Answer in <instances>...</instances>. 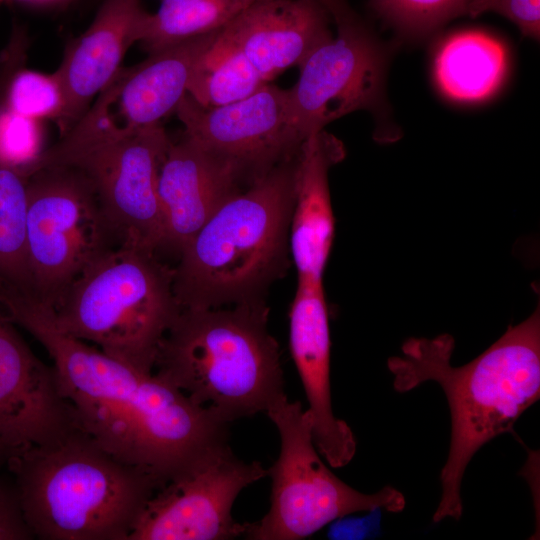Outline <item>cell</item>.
<instances>
[{
  "mask_svg": "<svg viewBox=\"0 0 540 540\" xmlns=\"http://www.w3.org/2000/svg\"><path fill=\"white\" fill-rule=\"evenodd\" d=\"M0 306L53 361L78 426L121 461L164 485L198 457L228 442L229 423L159 378L59 331L33 293L0 286Z\"/></svg>",
  "mask_w": 540,
  "mask_h": 540,
  "instance_id": "cell-1",
  "label": "cell"
},
{
  "mask_svg": "<svg viewBox=\"0 0 540 540\" xmlns=\"http://www.w3.org/2000/svg\"><path fill=\"white\" fill-rule=\"evenodd\" d=\"M450 334L407 339L402 356L388 359L393 387L408 392L427 381L444 391L451 414V440L440 473L441 498L433 522L459 520L461 483L475 453L495 437L513 431L522 413L540 397V305L483 353L462 365L451 364Z\"/></svg>",
  "mask_w": 540,
  "mask_h": 540,
  "instance_id": "cell-2",
  "label": "cell"
},
{
  "mask_svg": "<svg viewBox=\"0 0 540 540\" xmlns=\"http://www.w3.org/2000/svg\"><path fill=\"white\" fill-rule=\"evenodd\" d=\"M20 508L40 540H128L162 483L127 464L79 426L11 460Z\"/></svg>",
  "mask_w": 540,
  "mask_h": 540,
  "instance_id": "cell-3",
  "label": "cell"
},
{
  "mask_svg": "<svg viewBox=\"0 0 540 540\" xmlns=\"http://www.w3.org/2000/svg\"><path fill=\"white\" fill-rule=\"evenodd\" d=\"M299 152L230 197L184 245L173 269L181 310L257 300L283 269Z\"/></svg>",
  "mask_w": 540,
  "mask_h": 540,
  "instance_id": "cell-4",
  "label": "cell"
},
{
  "mask_svg": "<svg viewBox=\"0 0 540 540\" xmlns=\"http://www.w3.org/2000/svg\"><path fill=\"white\" fill-rule=\"evenodd\" d=\"M260 299L231 309H183L162 339L153 372L225 422L285 395L279 345Z\"/></svg>",
  "mask_w": 540,
  "mask_h": 540,
  "instance_id": "cell-5",
  "label": "cell"
},
{
  "mask_svg": "<svg viewBox=\"0 0 540 540\" xmlns=\"http://www.w3.org/2000/svg\"><path fill=\"white\" fill-rule=\"evenodd\" d=\"M148 248L123 242L44 303L61 332L144 372H153L159 345L181 308L173 269Z\"/></svg>",
  "mask_w": 540,
  "mask_h": 540,
  "instance_id": "cell-6",
  "label": "cell"
},
{
  "mask_svg": "<svg viewBox=\"0 0 540 540\" xmlns=\"http://www.w3.org/2000/svg\"><path fill=\"white\" fill-rule=\"evenodd\" d=\"M281 440L272 467L270 507L258 521L245 522L251 540H301L356 512H401L403 494L390 486L365 494L346 484L323 462L312 435V419L299 401L281 396L266 411Z\"/></svg>",
  "mask_w": 540,
  "mask_h": 540,
  "instance_id": "cell-7",
  "label": "cell"
},
{
  "mask_svg": "<svg viewBox=\"0 0 540 540\" xmlns=\"http://www.w3.org/2000/svg\"><path fill=\"white\" fill-rule=\"evenodd\" d=\"M119 244L88 177L48 165L28 180V289L51 302L80 273Z\"/></svg>",
  "mask_w": 540,
  "mask_h": 540,
  "instance_id": "cell-8",
  "label": "cell"
},
{
  "mask_svg": "<svg viewBox=\"0 0 540 540\" xmlns=\"http://www.w3.org/2000/svg\"><path fill=\"white\" fill-rule=\"evenodd\" d=\"M268 476L258 461L245 462L228 442L178 472L147 502L128 540H231L246 524L232 516L233 504L250 484Z\"/></svg>",
  "mask_w": 540,
  "mask_h": 540,
  "instance_id": "cell-9",
  "label": "cell"
},
{
  "mask_svg": "<svg viewBox=\"0 0 540 540\" xmlns=\"http://www.w3.org/2000/svg\"><path fill=\"white\" fill-rule=\"evenodd\" d=\"M333 20L337 35L305 59L288 89L291 121L304 141L348 113L383 108L382 45L354 11Z\"/></svg>",
  "mask_w": 540,
  "mask_h": 540,
  "instance_id": "cell-10",
  "label": "cell"
},
{
  "mask_svg": "<svg viewBox=\"0 0 540 540\" xmlns=\"http://www.w3.org/2000/svg\"><path fill=\"white\" fill-rule=\"evenodd\" d=\"M184 134L249 186L293 158L304 140L294 128L288 89L268 82L251 96L205 108L187 93L175 109Z\"/></svg>",
  "mask_w": 540,
  "mask_h": 540,
  "instance_id": "cell-11",
  "label": "cell"
},
{
  "mask_svg": "<svg viewBox=\"0 0 540 540\" xmlns=\"http://www.w3.org/2000/svg\"><path fill=\"white\" fill-rule=\"evenodd\" d=\"M170 141L158 123L86 147L56 165L77 167L88 177L119 244L156 252L163 236L158 177Z\"/></svg>",
  "mask_w": 540,
  "mask_h": 540,
  "instance_id": "cell-12",
  "label": "cell"
},
{
  "mask_svg": "<svg viewBox=\"0 0 540 540\" xmlns=\"http://www.w3.org/2000/svg\"><path fill=\"white\" fill-rule=\"evenodd\" d=\"M220 29L167 45L134 66L121 67L76 123L74 137L93 144L160 123L186 95L197 64Z\"/></svg>",
  "mask_w": 540,
  "mask_h": 540,
  "instance_id": "cell-13",
  "label": "cell"
},
{
  "mask_svg": "<svg viewBox=\"0 0 540 540\" xmlns=\"http://www.w3.org/2000/svg\"><path fill=\"white\" fill-rule=\"evenodd\" d=\"M0 307V471L78 426L53 366L39 359Z\"/></svg>",
  "mask_w": 540,
  "mask_h": 540,
  "instance_id": "cell-14",
  "label": "cell"
},
{
  "mask_svg": "<svg viewBox=\"0 0 540 540\" xmlns=\"http://www.w3.org/2000/svg\"><path fill=\"white\" fill-rule=\"evenodd\" d=\"M289 345L312 419L314 444L333 468L347 465L356 453L349 425L332 410L330 328L323 283H298L289 313Z\"/></svg>",
  "mask_w": 540,
  "mask_h": 540,
  "instance_id": "cell-15",
  "label": "cell"
},
{
  "mask_svg": "<svg viewBox=\"0 0 540 540\" xmlns=\"http://www.w3.org/2000/svg\"><path fill=\"white\" fill-rule=\"evenodd\" d=\"M149 14L140 0H103L86 31L69 42L55 71L64 98L56 120L60 137L116 75L128 49L142 40Z\"/></svg>",
  "mask_w": 540,
  "mask_h": 540,
  "instance_id": "cell-16",
  "label": "cell"
},
{
  "mask_svg": "<svg viewBox=\"0 0 540 540\" xmlns=\"http://www.w3.org/2000/svg\"><path fill=\"white\" fill-rule=\"evenodd\" d=\"M330 19L318 0H255L220 29L217 39L240 51L270 81L300 66L332 37Z\"/></svg>",
  "mask_w": 540,
  "mask_h": 540,
  "instance_id": "cell-17",
  "label": "cell"
},
{
  "mask_svg": "<svg viewBox=\"0 0 540 540\" xmlns=\"http://www.w3.org/2000/svg\"><path fill=\"white\" fill-rule=\"evenodd\" d=\"M242 188L225 164L186 134L171 140L158 177L161 248L180 253L209 218Z\"/></svg>",
  "mask_w": 540,
  "mask_h": 540,
  "instance_id": "cell-18",
  "label": "cell"
},
{
  "mask_svg": "<svg viewBox=\"0 0 540 540\" xmlns=\"http://www.w3.org/2000/svg\"><path fill=\"white\" fill-rule=\"evenodd\" d=\"M344 155L342 142L324 129L301 146L289 229L298 283H322L335 236L328 173Z\"/></svg>",
  "mask_w": 540,
  "mask_h": 540,
  "instance_id": "cell-19",
  "label": "cell"
},
{
  "mask_svg": "<svg viewBox=\"0 0 540 540\" xmlns=\"http://www.w3.org/2000/svg\"><path fill=\"white\" fill-rule=\"evenodd\" d=\"M507 67L506 51L495 38L465 31L448 38L435 60L441 90L450 98L481 101L501 85Z\"/></svg>",
  "mask_w": 540,
  "mask_h": 540,
  "instance_id": "cell-20",
  "label": "cell"
},
{
  "mask_svg": "<svg viewBox=\"0 0 540 540\" xmlns=\"http://www.w3.org/2000/svg\"><path fill=\"white\" fill-rule=\"evenodd\" d=\"M27 37L14 27L0 57V105L19 115L42 121L57 120L63 109V91L55 74L26 68Z\"/></svg>",
  "mask_w": 540,
  "mask_h": 540,
  "instance_id": "cell-21",
  "label": "cell"
},
{
  "mask_svg": "<svg viewBox=\"0 0 540 540\" xmlns=\"http://www.w3.org/2000/svg\"><path fill=\"white\" fill-rule=\"evenodd\" d=\"M268 82L240 51L216 37L197 64L187 94L201 106L215 108L243 100Z\"/></svg>",
  "mask_w": 540,
  "mask_h": 540,
  "instance_id": "cell-22",
  "label": "cell"
},
{
  "mask_svg": "<svg viewBox=\"0 0 540 540\" xmlns=\"http://www.w3.org/2000/svg\"><path fill=\"white\" fill-rule=\"evenodd\" d=\"M255 0H162L149 14L143 48L151 53L189 37L218 30Z\"/></svg>",
  "mask_w": 540,
  "mask_h": 540,
  "instance_id": "cell-23",
  "label": "cell"
},
{
  "mask_svg": "<svg viewBox=\"0 0 540 540\" xmlns=\"http://www.w3.org/2000/svg\"><path fill=\"white\" fill-rule=\"evenodd\" d=\"M28 180L0 165V280L28 289L26 230Z\"/></svg>",
  "mask_w": 540,
  "mask_h": 540,
  "instance_id": "cell-24",
  "label": "cell"
},
{
  "mask_svg": "<svg viewBox=\"0 0 540 540\" xmlns=\"http://www.w3.org/2000/svg\"><path fill=\"white\" fill-rule=\"evenodd\" d=\"M46 150L41 121L0 105V165L29 177L38 169Z\"/></svg>",
  "mask_w": 540,
  "mask_h": 540,
  "instance_id": "cell-25",
  "label": "cell"
},
{
  "mask_svg": "<svg viewBox=\"0 0 540 540\" xmlns=\"http://www.w3.org/2000/svg\"><path fill=\"white\" fill-rule=\"evenodd\" d=\"M401 31L425 36L449 20L467 14L473 0H372Z\"/></svg>",
  "mask_w": 540,
  "mask_h": 540,
  "instance_id": "cell-26",
  "label": "cell"
},
{
  "mask_svg": "<svg viewBox=\"0 0 540 540\" xmlns=\"http://www.w3.org/2000/svg\"><path fill=\"white\" fill-rule=\"evenodd\" d=\"M492 11L512 21L521 33L535 40L540 34V0H473L467 14L475 17Z\"/></svg>",
  "mask_w": 540,
  "mask_h": 540,
  "instance_id": "cell-27",
  "label": "cell"
},
{
  "mask_svg": "<svg viewBox=\"0 0 540 540\" xmlns=\"http://www.w3.org/2000/svg\"><path fill=\"white\" fill-rule=\"evenodd\" d=\"M25 523L13 481L0 471V540L33 539Z\"/></svg>",
  "mask_w": 540,
  "mask_h": 540,
  "instance_id": "cell-28",
  "label": "cell"
},
{
  "mask_svg": "<svg viewBox=\"0 0 540 540\" xmlns=\"http://www.w3.org/2000/svg\"><path fill=\"white\" fill-rule=\"evenodd\" d=\"M5 1H8V0H5ZM17 1H21L27 4H32L35 6H46V5L58 4L66 0H17Z\"/></svg>",
  "mask_w": 540,
  "mask_h": 540,
  "instance_id": "cell-29",
  "label": "cell"
}]
</instances>
